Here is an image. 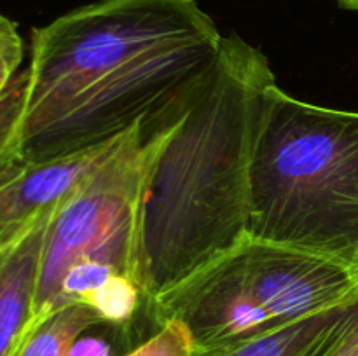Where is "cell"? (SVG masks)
I'll list each match as a JSON object with an SVG mask.
<instances>
[{"label": "cell", "mask_w": 358, "mask_h": 356, "mask_svg": "<svg viewBox=\"0 0 358 356\" xmlns=\"http://www.w3.org/2000/svg\"><path fill=\"white\" fill-rule=\"evenodd\" d=\"M196 0H96L31 30L30 61L0 100L10 163L90 152L177 122L222 54Z\"/></svg>", "instance_id": "1"}, {"label": "cell", "mask_w": 358, "mask_h": 356, "mask_svg": "<svg viewBox=\"0 0 358 356\" xmlns=\"http://www.w3.org/2000/svg\"><path fill=\"white\" fill-rule=\"evenodd\" d=\"M273 82L268 58L227 35L215 72L164 133L142 209L145 309L250 237L252 159Z\"/></svg>", "instance_id": "2"}, {"label": "cell", "mask_w": 358, "mask_h": 356, "mask_svg": "<svg viewBox=\"0 0 358 356\" xmlns=\"http://www.w3.org/2000/svg\"><path fill=\"white\" fill-rule=\"evenodd\" d=\"M248 232L353 265L358 112L318 107L269 86L252 159Z\"/></svg>", "instance_id": "3"}, {"label": "cell", "mask_w": 358, "mask_h": 356, "mask_svg": "<svg viewBox=\"0 0 358 356\" xmlns=\"http://www.w3.org/2000/svg\"><path fill=\"white\" fill-rule=\"evenodd\" d=\"M168 128L149 138L135 129L56 208L42 250L31 330L72 304L91 306L112 327H126L135 316L143 304L145 185Z\"/></svg>", "instance_id": "4"}, {"label": "cell", "mask_w": 358, "mask_h": 356, "mask_svg": "<svg viewBox=\"0 0 358 356\" xmlns=\"http://www.w3.org/2000/svg\"><path fill=\"white\" fill-rule=\"evenodd\" d=\"M358 300L338 258L248 237L147 307L157 328L184 325L194 349L238 344Z\"/></svg>", "instance_id": "5"}, {"label": "cell", "mask_w": 358, "mask_h": 356, "mask_svg": "<svg viewBox=\"0 0 358 356\" xmlns=\"http://www.w3.org/2000/svg\"><path fill=\"white\" fill-rule=\"evenodd\" d=\"M131 133L90 152L49 163H10L0 168V243L16 239L42 216L55 212Z\"/></svg>", "instance_id": "6"}, {"label": "cell", "mask_w": 358, "mask_h": 356, "mask_svg": "<svg viewBox=\"0 0 358 356\" xmlns=\"http://www.w3.org/2000/svg\"><path fill=\"white\" fill-rule=\"evenodd\" d=\"M55 212L16 239L0 243V356H16L31 330L42 250Z\"/></svg>", "instance_id": "7"}, {"label": "cell", "mask_w": 358, "mask_h": 356, "mask_svg": "<svg viewBox=\"0 0 358 356\" xmlns=\"http://www.w3.org/2000/svg\"><path fill=\"white\" fill-rule=\"evenodd\" d=\"M357 302L311 314L250 341L192 349L189 356H324Z\"/></svg>", "instance_id": "8"}, {"label": "cell", "mask_w": 358, "mask_h": 356, "mask_svg": "<svg viewBox=\"0 0 358 356\" xmlns=\"http://www.w3.org/2000/svg\"><path fill=\"white\" fill-rule=\"evenodd\" d=\"M105 325V320L86 304L58 309L27 335L16 356H73L84 332Z\"/></svg>", "instance_id": "9"}, {"label": "cell", "mask_w": 358, "mask_h": 356, "mask_svg": "<svg viewBox=\"0 0 358 356\" xmlns=\"http://www.w3.org/2000/svg\"><path fill=\"white\" fill-rule=\"evenodd\" d=\"M192 349L194 344L184 325L170 321L126 356H189Z\"/></svg>", "instance_id": "10"}, {"label": "cell", "mask_w": 358, "mask_h": 356, "mask_svg": "<svg viewBox=\"0 0 358 356\" xmlns=\"http://www.w3.org/2000/svg\"><path fill=\"white\" fill-rule=\"evenodd\" d=\"M24 45L17 24L7 16L0 14V100L14 77L20 73L23 63Z\"/></svg>", "instance_id": "11"}, {"label": "cell", "mask_w": 358, "mask_h": 356, "mask_svg": "<svg viewBox=\"0 0 358 356\" xmlns=\"http://www.w3.org/2000/svg\"><path fill=\"white\" fill-rule=\"evenodd\" d=\"M324 356H358V302Z\"/></svg>", "instance_id": "12"}, {"label": "cell", "mask_w": 358, "mask_h": 356, "mask_svg": "<svg viewBox=\"0 0 358 356\" xmlns=\"http://www.w3.org/2000/svg\"><path fill=\"white\" fill-rule=\"evenodd\" d=\"M341 7L345 9H352V10H358V0H336Z\"/></svg>", "instance_id": "13"}, {"label": "cell", "mask_w": 358, "mask_h": 356, "mask_svg": "<svg viewBox=\"0 0 358 356\" xmlns=\"http://www.w3.org/2000/svg\"><path fill=\"white\" fill-rule=\"evenodd\" d=\"M353 272H355V278H357V281H358V253H357V257H355V260H353Z\"/></svg>", "instance_id": "14"}]
</instances>
